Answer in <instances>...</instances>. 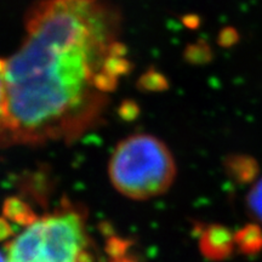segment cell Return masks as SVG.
Segmentation results:
<instances>
[{"instance_id":"8992f818","label":"cell","mask_w":262,"mask_h":262,"mask_svg":"<svg viewBox=\"0 0 262 262\" xmlns=\"http://www.w3.org/2000/svg\"><path fill=\"white\" fill-rule=\"evenodd\" d=\"M247 206L250 215L262 225V179L251 187L247 195Z\"/></svg>"},{"instance_id":"7a4b0ae2","label":"cell","mask_w":262,"mask_h":262,"mask_svg":"<svg viewBox=\"0 0 262 262\" xmlns=\"http://www.w3.org/2000/svg\"><path fill=\"white\" fill-rule=\"evenodd\" d=\"M85 214L70 202L25 226L5 245L8 262H91Z\"/></svg>"},{"instance_id":"52a82bcc","label":"cell","mask_w":262,"mask_h":262,"mask_svg":"<svg viewBox=\"0 0 262 262\" xmlns=\"http://www.w3.org/2000/svg\"><path fill=\"white\" fill-rule=\"evenodd\" d=\"M5 116V89L4 81H3L2 74H0V131H2L3 122H4Z\"/></svg>"},{"instance_id":"ba28073f","label":"cell","mask_w":262,"mask_h":262,"mask_svg":"<svg viewBox=\"0 0 262 262\" xmlns=\"http://www.w3.org/2000/svg\"><path fill=\"white\" fill-rule=\"evenodd\" d=\"M12 234L11 226H10L8 220L0 219V242L8 239Z\"/></svg>"},{"instance_id":"3957f363","label":"cell","mask_w":262,"mask_h":262,"mask_svg":"<svg viewBox=\"0 0 262 262\" xmlns=\"http://www.w3.org/2000/svg\"><path fill=\"white\" fill-rule=\"evenodd\" d=\"M113 187L126 198L147 201L162 195L176 178V164L158 137L135 134L118 143L108 163Z\"/></svg>"},{"instance_id":"5b68a950","label":"cell","mask_w":262,"mask_h":262,"mask_svg":"<svg viewBox=\"0 0 262 262\" xmlns=\"http://www.w3.org/2000/svg\"><path fill=\"white\" fill-rule=\"evenodd\" d=\"M235 247L242 254L256 255L262 251V229L258 225L245 226L234 234Z\"/></svg>"},{"instance_id":"9c48e42d","label":"cell","mask_w":262,"mask_h":262,"mask_svg":"<svg viewBox=\"0 0 262 262\" xmlns=\"http://www.w3.org/2000/svg\"><path fill=\"white\" fill-rule=\"evenodd\" d=\"M0 262H8V260H6V256H5V254L0 253Z\"/></svg>"},{"instance_id":"277c9868","label":"cell","mask_w":262,"mask_h":262,"mask_svg":"<svg viewBox=\"0 0 262 262\" xmlns=\"http://www.w3.org/2000/svg\"><path fill=\"white\" fill-rule=\"evenodd\" d=\"M201 250L212 261H222L231 256L235 247L234 234L220 225L206 227L201 234Z\"/></svg>"},{"instance_id":"6da1fadb","label":"cell","mask_w":262,"mask_h":262,"mask_svg":"<svg viewBox=\"0 0 262 262\" xmlns=\"http://www.w3.org/2000/svg\"><path fill=\"white\" fill-rule=\"evenodd\" d=\"M130 70L119 12L106 0H40L17 50L0 58L2 146L71 142L103 116Z\"/></svg>"}]
</instances>
